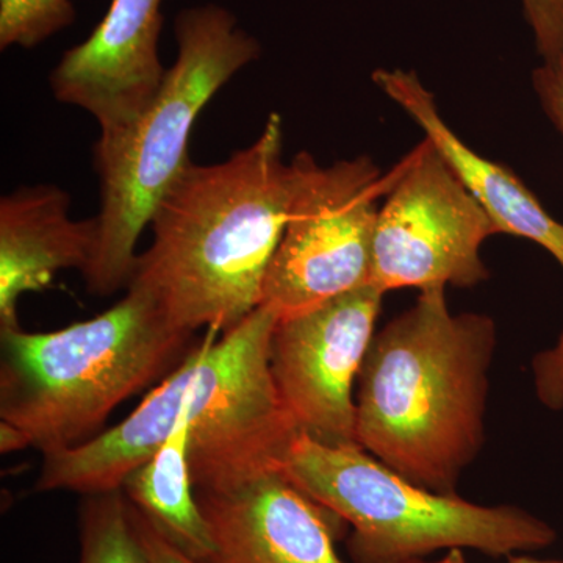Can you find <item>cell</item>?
<instances>
[{"label": "cell", "instance_id": "9c48e42d", "mask_svg": "<svg viewBox=\"0 0 563 563\" xmlns=\"http://www.w3.org/2000/svg\"><path fill=\"white\" fill-rule=\"evenodd\" d=\"M163 0H113L84 43L51 74L55 99L98 121L101 139L128 131L161 91Z\"/></svg>", "mask_w": 563, "mask_h": 563}, {"label": "cell", "instance_id": "44dd1931", "mask_svg": "<svg viewBox=\"0 0 563 563\" xmlns=\"http://www.w3.org/2000/svg\"><path fill=\"white\" fill-rule=\"evenodd\" d=\"M413 563H429V562H413ZM431 563H466L463 559L462 550L450 551V554L444 555L440 561ZM507 563H563L559 561H540V559L528 558V555H512Z\"/></svg>", "mask_w": 563, "mask_h": 563}, {"label": "cell", "instance_id": "4fadbf2b", "mask_svg": "<svg viewBox=\"0 0 563 563\" xmlns=\"http://www.w3.org/2000/svg\"><path fill=\"white\" fill-rule=\"evenodd\" d=\"M188 439L190 417L187 412L161 450L128 474L121 490L169 543L203 563L213 553V540L196 498Z\"/></svg>", "mask_w": 563, "mask_h": 563}, {"label": "cell", "instance_id": "30bf717a", "mask_svg": "<svg viewBox=\"0 0 563 563\" xmlns=\"http://www.w3.org/2000/svg\"><path fill=\"white\" fill-rule=\"evenodd\" d=\"M195 492L213 540L203 563H344L335 540L346 523L280 468Z\"/></svg>", "mask_w": 563, "mask_h": 563}, {"label": "cell", "instance_id": "d6986e66", "mask_svg": "<svg viewBox=\"0 0 563 563\" xmlns=\"http://www.w3.org/2000/svg\"><path fill=\"white\" fill-rule=\"evenodd\" d=\"M129 506H131L133 526H135V531L139 533L147 563H202L181 553L179 548L169 543L131 503H129Z\"/></svg>", "mask_w": 563, "mask_h": 563}, {"label": "cell", "instance_id": "7a4b0ae2", "mask_svg": "<svg viewBox=\"0 0 563 563\" xmlns=\"http://www.w3.org/2000/svg\"><path fill=\"white\" fill-rule=\"evenodd\" d=\"M498 328L484 313H453L446 288L374 333L358 374V446L410 483L457 495L483 451Z\"/></svg>", "mask_w": 563, "mask_h": 563}, {"label": "cell", "instance_id": "52a82bcc", "mask_svg": "<svg viewBox=\"0 0 563 563\" xmlns=\"http://www.w3.org/2000/svg\"><path fill=\"white\" fill-rule=\"evenodd\" d=\"M393 173L374 231L372 285L385 295L487 280L481 250L498 232L431 141L422 140Z\"/></svg>", "mask_w": 563, "mask_h": 563}, {"label": "cell", "instance_id": "7c38bea8", "mask_svg": "<svg viewBox=\"0 0 563 563\" xmlns=\"http://www.w3.org/2000/svg\"><path fill=\"white\" fill-rule=\"evenodd\" d=\"M70 198L55 185L21 187L0 201V329H20L25 292L49 287L63 269L84 273L95 252L98 222L73 220Z\"/></svg>", "mask_w": 563, "mask_h": 563}, {"label": "cell", "instance_id": "ba28073f", "mask_svg": "<svg viewBox=\"0 0 563 563\" xmlns=\"http://www.w3.org/2000/svg\"><path fill=\"white\" fill-rule=\"evenodd\" d=\"M383 298L379 288L368 285L277 320L269 350L274 384L299 431L318 442L358 444L352 388L373 342Z\"/></svg>", "mask_w": 563, "mask_h": 563}, {"label": "cell", "instance_id": "e0dca14e", "mask_svg": "<svg viewBox=\"0 0 563 563\" xmlns=\"http://www.w3.org/2000/svg\"><path fill=\"white\" fill-rule=\"evenodd\" d=\"M531 368L539 401L548 409L563 410V332L554 346L533 357Z\"/></svg>", "mask_w": 563, "mask_h": 563}, {"label": "cell", "instance_id": "3957f363", "mask_svg": "<svg viewBox=\"0 0 563 563\" xmlns=\"http://www.w3.org/2000/svg\"><path fill=\"white\" fill-rule=\"evenodd\" d=\"M190 336L136 285L106 312L60 331L0 329V420L43 454L79 446L168 372Z\"/></svg>", "mask_w": 563, "mask_h": 563}, {"label": "cell", "instance_id": "2e32d148", "mask_svg": "<svg viewBox=\"0 0 563 563\" xmlns=\"http://www.w3.org/2000/svg\"><path fill=\"white\" fill-rule=\"evenodd\" d=\"M542 60L563 46V0H518Z\"/></svg>", "mask_w": 563, "mask_h": 563}, {"label": "cell", "instance_id": "6da1fadb", "mask_svg": "<svg viewBox=\"0 0 563 563\" xmlns=\"http://www.w3.org/2000/svg\"><path fill=\"white\" fill-rule=\"evenodd\" d=\"M290 198L284 124L273 113L228 161L188 163L152 214V243L129 285L150 291L180 331H231L262 306Z\"/></svg>", "mask_w": 563, "mask_h": 563}, {"label": "cell", "instance_id": "8fae6325", "mask_svg": "<svg viewBox=\"0 0 563 563\" xmlns=\"http://www.w3.org/2000/svg\"><path fill=\"white\" fill-rule=\"evenodd\" d=\"M372 79L424 132V139L431 141L463 187L481 203L496 232L539 244L563 268L562 222L548 213L515 173L477 154L450 128L432 92L413 70L376 69Z\"/></svg>", "mask_w": 563, "mask_h": 563}, {"label": "cell", "instance_id": "5bb4252c", "mask_svg": "<svg viewBox=\"0 0 563 563\" xmlns=\"http://www.w3.org/2000/svg\"><path fill=\"white\" fill-rule=\"evenodd\" d=\"M79 563H147L121 488L85 496Z\"/></svg>", "mask_w": 563, "mask_h": 563}, {"label": "cell", "instance_id": "8992f818", "mask_svg": "<svg viewBox=\"0 0 563 563\" xmlns=\"http://www.w3.org/2000/svg\"><path fill=\"white\" fill-rule=\"evenodd\" d=\"M290 172L287 224L262 298L279 320L372 285L379 199L395 177L369 157L321 166L309 152L292 158Z\"/></svg>", "mask_w": 563, "mask_h": 563}, {"label": "cell", "instance_id": "ac0fdd59", "mask_svg": "<svg viewBox=\"0 0 563 563\" xmlns=\"http://www.w3.org/2000/svg\"><path fill=\"white\" fill-rule=\"evenodd\" d=\"M532 84L544 113L563 136V46L533 70Z\"/></svg>", "mask_w": 563, "mask_h": 563}, {"label": "cell", "instance_id": "ffe728a7", "mask_svg": "<svg viewBox=\"0 0 563 563\" xmlns=\"http://www.w3.org/2000/svg\"><path fill=\"white\" fill-rule=\"evenodd\" d=\"M32 446L27 433L11 422L0 421V451L2 454L16 453Z\"/></svg>", "mask_w": 563, "mask_h": 563}, {"label": "cell", "instance_id": "9a60e30c", "mask_svg": "<svg viewBox=\"0 0 563 563\" xmlns=\"http://www.w3.org/2000/svg\"><path fill=\"white\" fill-rule=\"evenodd\" d=\"M74 20L70 0H0V47L33 49Z\"/></svg>", "mask_w": 563, "mask_h": 563}, {"label": "cell", "instance_id": "277c9868", "mask_svg": "<svg viewBox=\"0 0 563 563\" xmlns=\"http://www.w3.org/2000/svg\"><path fill=\"white\" fill-rule=\"evenodd\" d=\"M177 58L161 91L128 131L95 144L101 211L88 291L110 296L131 284L136 244L165 192L190 163L188 140L210 99L261 57V43L220 5L181 10L174 22Z\"/></svg>", "mask_w": 563, "mask_h": 563}, {"label": "cell", "instance_id": "5b68a950", "mask_svg": "<svg viewBox=\"0 0 563 563\" xmlns=\"http://www.w3.org/2000/svg\"><path fill=\"white\" fill-rule=\"evenodd\" d=\"M282 472L352 532L354 563H413L440 550L487 555L551 547L558 533L517 506H481L410 483L358 444L333 446L306 433L292 440Z\"/></svg>", "mask_w": 563, "mask_h": 563}]
</instances>
